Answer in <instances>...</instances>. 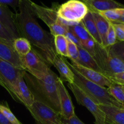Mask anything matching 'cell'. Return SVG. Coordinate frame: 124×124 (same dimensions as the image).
<instances>
[{
  "label": "cell",
  "instance_id": "2",
  "mask_svg": "<svg viewBox=\"0 0 124 124\" xmlns=\"http://www.w3.org/2000/svg\"><path fill=\"white\" fill-rule=\"evenodd\" d=\"M23 77L35 101L45 104L61 115L58 91L59 77L56 74L51 70L48 73H42L38 78H35L24 71Z\"/></svg>",
  "mask_w": 124,
  "mask_h": 124
},
{
  "label": "cell",
  "instance_id": "32",
  "mask_svg": "<svg viewBox=\"0 0 124 124\" xmlns=\"http://www.w3.org/2000/svg\"><path fill=\"white\" fill-rule=\"evenodd\" d=\"M0 38L8 41H13L15 37L0 23Z\"/></svg>",
  "mask_w": 124,
  "mask_h": 124
},
{
  "label": "cell",
  "instance_id": "13",
  "mask_svg": "<svg viewBox=\"0 0 124 124\" xmlns=\"http://www.w3.org/2000/svg\"><path fill=\"white\" fill-rule=\"evenodd\" d=\"M13 41L0 38V59L8 62L17 69L24 70L20 58L13 48Z\"/></svg>",
  "mask_w": 124,
  "mask_h": 124
},
{
  "label": "cell",
  "instance_id": "43",
  "mask_svg": "<svg viewBox=\"0 0 124 124\" xmlns=\"http://www.w3.org/2000/svg\"><path fill=\"white\" fill-rule=\"evenodd\" d=\"M122 88H123L124 90V85H122Z\"/></svg>",
  "mask_w": 124,
  "mask_h": 124
},
{
  "label": "cell",
  "instance_id": "1",
  "mask_svg": "<svg viewBox=\"0 0 124 124\" xmlns=\"http://www.w3.org/2000/svg\"><path fill=\"white\" fill-rule=\"evenodd\" d=\"M15 23L19 37L27 39L52 65L58 55L54 48L53 36L39 25L32 10L30 1L21 0L19 7L15 13Z\"/></svg>",
  "mask_w": 124,
  "mask_h": 124
},
{
  "label": "cell",
  "instance_id": "8",
  "mask_svg": "<svg viewBox=\"0 0 124 124\" xmlns=\"http://www.w3.org/2000/svg\"><path fill=\"white\" fill-rule=\"evenodd\" d=\"M67 85L75 96L78 104L85 107L94 116L95 124H107L105 114L101 110L99 105L94 102L74 83L68 84Z\"/></svg>",
  "mask_w": 124,
  "mask_h": 124
},
{
  "label": "cell",
  "instance_id": "39",
  "mask_svg": "<svg viewBox=\"0 0 124 124\" xmlns=\"http://www.w3.org/2000/svg\"><path fill=\"white\" fill-rule=\"evenodd\" d=\"M0 124H11L0 111Z\"/></svg>",
  "mask_w": 124,
  "mask_h": 124
},
{
  "label": "cell",
  "instance_id": "30",
  "mask_svg": "<svg viewBox=\"0 0 124 124\" xmlns=\"http://www.w3.org/2000/svg\"><path fill=\"white\" fill-rule=\"evenodd\" d=\"M117 42V39H116V34H115L113 25L112 23H110V27H109L107 34L105 47V48H108V47H111V46L115 44Z\"/></svg>",
  "mask_w": 124,
  "mask_h": 124
},
{
  "label": "cell",
  "instance_id": "5",
  "mask_svg": "<svg viewBox=\"0 0 124 124\" xmlns=\"http://www.w3.org/2000/svg\"><path fill=\"white\" fill-rule=\"evenodd\" d=\"M30 5L35 16L48 27L50 34L53 37L57 35H64L69 31V27L63 24L59 20L57 9L40 6L31 1Z\"/></svg>",
  "mask_w": 124,
  "mask_h": 124
},
{
  "label": "cell",
  "instance_id": "18",
  "mask_svg": "<svg viewBox=\"0 0 124 124\" xmlns=\"http://www.w3.org/2000/svg\"><path fill=\"white\" fill-rule=\"evenodd\" d=\"M99 108L106 117L107 124H124V111L112 105H99Z\"/></svg>",
  "mask_w": 124,
  "mask_h": 124
},
{
  "label": "cell",
  "instance_id": "29",
  "mask_svg": "<svg viewBox=\"0 0 124 124\" xmlns=\"http://www.w3.org/2000/svg\"><path fill=\"white\" fill-rule=\"evenodd\" d=\"M67 54L68 58L71 59V62H77L79 58L78 47L75 44L69 41H68Z\"/></svg>",
  "mask_w": 124,
  "mask_h": 124
},
{
  "label": "cell",
  "instance_id": "34",
  "mask_svg": "<svg viewBox=\"0 0 124 124\" xmlns=\"http://www.w3.org/2000/svg\"><path fill=\"white\" fill-rule=\"evenodd\" d=\"M21 0H0V4L8 7H11L16 12L20 3Z\"/></svg>",
  "mask_w": 124,
  "mask_h": 124
},
{
  "label": "cell",
  "instance_id": "22",
  "mask_svg": "<svg viewBox=\"0 0 124 124\" xmlns=\"http://www.w3.org/2000/svg\"><path fill=\"white\" fill-rule=\"evenodd\" d=\"M13 47L16 53L19 57L27 55L32 48L30 42L25 38L21 37H19L13 40Z\"/></svg>",
  "mask_w": 124,
  "mask_h": 124
},
{
  "label": "cell",
  "instance_id": "36",
  "mask_svg": "<svg viewBox=\"0 0 124 124\" xmlns=\"http://www.w3.org/2000/svg\"><path fill=\"white\" fill-rule=\"evenodd\" d=\"M61 121L62 124H85L78 118V117L76 116V114L73 116L70 117V119H68L62 117Z\"/></svg>",
  "mask_w": 124,
  "mask_h": 124
},
{
  "label": "cell",
  "instance_id": "6",
  "mask_svg": "<svg viewBox=\"0 0 124 124\" xmlns=\"http://www.w3.org/2000/svg\"><path fill=\"white\" fill-rule=\"evenodd\" d=\"M94 58L104 73V75L111 79L115 74L124 71V62L113 55L107 48L96 43Z\"/></svg>",
  "mask_w": 124,
  "mask_h": 124
},
{
  "label": "cell",
  "instance_id": "42",
  "mask_svg": "<svg viewBox=\"0 0 124 124\" xmlns=\"http://www.w3.org/2000/svg\"><path fill=\"white\" fill-rule=\"evenodd\" d=\"M121 108L122 109V110H124V107H122V108Z\"/></svg>",
  "mask_w": 124,
  "mask_h": 124
},
{
  "label": "cell",
  "instance_id": "17",
  "mask_svg": "<svg viewBox=\"0 0 124 124\" xmlns=\"http://www.w3.org/2000/svg\"><path fill=\"white\" fill-rule=\"evenodd\" d=\"M0 23L8 30L15 38H19L15 23V13L8 7L0 4Z\"/></svg>",
  "mask_w": 124,
  "mask_h": 124
},
{
  "label": "cell",
  "instance_id": "11",
  "mask_svg": "<svg viewBox=\"0 0 124 124\" xmlns=\"http://www.w3.org/2000/svg\"><path fill=\"white\" fill-rule=\"evenodd\" d=\"M58 91L61 115L64 119H70L75 115V107L66 87L60 79L58 82Z\"/></svg>",
  "mask_w": 124,
  "mask_h": 124
},
{
  "label": "cell",
  "instance_id": "37",
  "mask_svg": "<svg viewBox=\"0 0 124 124\" xmlns=\"http://www.w3.org/2000/svg\"><path fill=\"white\" fill-rule=\"evenodd\" d=\"M64 36H65V37L66 38V39H67V41H70V42L75 44L76 46H81L78 40L77 39V38H76L75 37V36H74V35H73V34L71 33L70 31H69V30L65 34V35H64Z\"/></svg>",
  "mask_w": 124,
  "mask_h": 124
},
{
  "label": "cell",
  "instance_id": "24",
  "mask_svg": "<svg viewBox=\"0 0 124 124\" xmlns=\"http://www.w3.org/2000/svg\"><path fill=\"white\" fill-rule=\"evenodd\" d=\"M69 31L77 38V39L79 42L80 45L82 44L87 39L92 38L88 35L87 30H85L81 23L73 26L69 27Z\"/></svg>",
  "mask_w": 124,
  "mask_h": 124
},
{
  "label": "cell",
  "instance_id": "26",
  "mask_svg": "<svg viewBox=\"0 0 124 124\" xmlns=\"http://www.w3.org/2000/svg\"><path fill=\"white\" fill-rule=\"evenodd\" d=\"M0 111L11 124H23L12 113L6 102L0 103Z\"/></svg>",
  "mask_w": 124,
  "mask_h": 124
},
{
  "label": "cell",
  "instance_id": "40",
  "mask_svg": "<svg viewBox=\"0 0 124 124\" xmlns=\"http://www.w3.org/2000/svg\"><path fill=\"white\" fill-rule=\"evenodd\" d=\"M119 24V25L122 27V28L124 29V24Z\"/></svg>",
  "mask_w": 124,
  "mask_h": 124
},
{
  "label": "cell",
  "instance_id": "38",
  "mask_svg": "<svg viewBox=\"0 0 124 124\" xmlns=\"http://www.w3.org/2000/svg\"><path fill=\"white\" fill-rule=\"evenodd\" d=\"M117 11L120 15V18L117 22V24H124V8H116Z\"/></svg>",
  "mask_w": 124,
  "mask_h": 124
},
{
  "label": "cell",
  "instance_id": "12",
  "mask_svg": "<svg viewBox=\"0 0 124 124\" xmlns=\"http://www.w3.org/2000/svg\"><path fill=\"white\" fill-rule=\"evenodd\" d=\"M71 65H72L74 69L83 77L88 81L94 82L101 87L107 88L114 84L108 78L101 73L94 71L92 69L84 67L75 62H71Z\"/></svg>",
  "mask_w": 124,
  "mask_h": 124
},
{
  "label": "cell",
  "instance_id": "27",
  "mask_svg": "<svg viewBox=\"0 0 124 124\" xmlns=\"http://www.w3.org/2000/svg\"><path fill=\"white\" fill-rule=\"evenodd\" d=\"M107 48L113 55L124 62V42L117 41L115 44Z\"/></svg>",
  "mask_w": 124,
  "mask_h": 124
},
{
  "label": "cell",
  "instance_id": "28",
  "mask_svg": "<svg viewBox=\"0 0 124 124\" xmlns=\"http://www.w3.org/2000/svg\"><path fill=\"white\" fill-rule=\"evenodd\" d=\"M98 13L111 23H117L119 19L120 16H121L119 13H118L116 9L103 11V12H99Z\"/></svg>",
  "mask_w": 124,
  "mask_h": 124
},
{
  "label": "cell",
  "instance_id": "3",
  "mask_svg": "<svg viewBox=\"0 0 124 124\" xmlns=\"http://www.w3.org/2000/svg\"><path fill=\"white\" fill-rule=\"evenodd\" d=\"M69 67L74 74V84L98 105H107L122 108L124 105L116 101L108 92L107 88L88 81L74 69L71 63Z\"/></svg>",
  "mask_w": 124,
  "mask_h": 124
},
{
  "label": "cell",
  "instance_id": "9",
  "mask_svg": "<svg viewBox=\"0 0 124 124\" xmlns=\"http://www.w3.org/2000/svg\"><path fill=\"white\" fill-rule=\"evenodd\" d=\"M27 110L36 124H62L60 114L39 102L35 101Z\"/></svg>",
  "mask_w": 124,
  "mask_h": 124
},
{
  "label": "cell",
  "instance_id": "41",
  "mask_svg": "<svg viewBox=\"0 0 124 124\" xmlns=\"http://www.w3.org/2000/svg\"><path fill=\"white\" fill-rule=\"evenodd\" d=\"M0 85H1V86H2V83H1V81H0Z\"/></svg>",
  "mask_w": 124,
  "mask_h": 124
},
{
  "label": "cell",
  "instance_id": "4",
  "mask_svg": "<svg viewBox=\"0 0 124 124\" xmlns=\"http://www.w3.org/2000/svg\"><path fill=\"white\" fill-rule=\"evenodd\" d=\"M88 12L83 1L70 0L58 7L57 15L63 24L71 27L80 24Z\"/></svg>",
  "mask_w": 124,
  "mask_h": 124
},
{
  "label": "cell",
  "instance_id": "7",
  "mask_svg": "<svg viewBox=\"0 0 124 124\" xmlns=\"http://www.w3.org/2000/svg\"><path fill=\"white\" fill-rule=\"evenodd\" d=\"M24 71L17 69L8 62L0 59V81L2 87L7 91L13 100L18 103L20 102L16 95V85L18 78Z\"/></svg>",
  "mask_w": 124,
  "mask_h": 124
},
{
  "label": "cell",
  "instance_id": "14",
  "mask_svg": "<svg viewBox=\"0 0 124 124\" xmlns=\"http://www.w3.org/2000/svg\"><path fill=\"white\" fill-rule=\"evenodd\" d=\"M24 71L17 80L15 93L21 104H23L28 109L35 102V99L23 77Z\"/></svg>",
  "mask_w": 124,
  "mask_h": 124
},
{
  "label": "cell",
  "instance_id": "15",
  "mask_svg": "<svg viewBox=\"0 0 124 124\" xmlns=\"http://www.w3.org/2000/svg\"><path fill=\"white\" fill-rule=\"evenodd\" d=\"M90 12L99 13L103 11L124 8V5L113 0H84Z\"/></svg>",
  "mask_w": 124,
  "mask_h": 124
},
{
  "label": "cell",
  "instance_id": "25",
  "mask_svg": "<svg viewBox=\"0 0 124 124\" xmlns=\"http://www.w3.org/2000/svg\"><path fill=\"white\" fill-rule=\"evenodd\" d=\"M109 94L119 104L124 106V90L122 85L115 84L107 88Z\"/></svg>",
  "mask_w": 124,
  "mask_h": 124
},
{
  "label": "cell",
  "instance_id": "16",
  "mask_svg": "<svg viewBox=\"0 0 124 124\" xmlns=\"http://www.w3.org/2000/svg\"><path fill=\"white\" fill-rule=\"evenodd\" d=\"M52 65L58 71L60 75L59 79L62 82L65 81L68 84L74 83V74L69 67L66 58L58 54L53 60Z\"/></svg>",
  "mask_w": 124,
  "mask_h": 124
},
{
  "label": "cell",
  "instance_id": "33",
  "mask_svg": "<svg viewBox=\"0 0 124 124\" xmlns=\"http://www.w3.org/2000/svg\"><path fill=\"white\" fill-rule=\"evenodd\" d=\"M115 29V34H116V39L117 41L124 42V30L122 27L117 23H112Z\"/></svg>",
  "mask_w": 124,
  "mask_h": 124
},
{
  "label": "cell",
  "instance_id": "21",
  "mask_svg": "<svg viewBox=\"0 0 124 124\" xmlns=\"http://www.w3.org/2000/svg\"><path fill=\"white\" fill-rule=\"evenodd\" d=\"M81 23L84 27L85 30H87L88 35L94 39L96 43L101 45V41L100 37H99V35L98 34L93 15L90 12H88L87 15L85 16V18L81 21Z\"/></svg>",
  "mask_w": 124,
  "mask_h": 124
},
{
  "label": "cell",
  "instance_id": "10",
  "mask_svg": "<svg viewBox=\"0 0 124 124\" xmlns=\"http://www.w3.org/2000/svg\"><path fill=\"white\" fill-rule=\"evenodd\" d=\"M24 70L27 72L37 71L44 73H48L51 71L50 64L44 59L42 54L35 48L24 56L19 57Z\"/></svg>",
  "mask_w": 124,
  "mask_h": 124
},
{
  "label": "cell",
  "instance_id": "20",
  "mask_svg": "<svg viewBox=\"0 0 124 124\" xmlns=\"http://www.w3.org/2000/svg\"><path fill=\"white\" fill-rule=\"evenodd\" d=\"M91 13L93 15L97 30L101 41V46L105 47L107 34L110 27V22L105 19L98 13H95V12H91Z\"/></svg>",
  "mask_w": 124,
  "mask_h": 124
},
{
  "label": "cell",
  "instance_id": "19",
  "mask_svg": "<svg viewBox=\"0 0 124 124\" xmlns=\"http://www.w3.org/2000/svg\"><path fill=\"white\" fill-rule=\"evenodd\" d=\"M78 47L79 58L76 64L104 75V73L99 67L94 57L92 56L81 46H78Z\"/></svg>",
  "mask_w": 124,
  "mask_h": 124
},
{
  "label": "cell",
  "instance_id": "23",
  "mask_svg": "<svg viewBox=\"0 0 124 124\" xmlns=\"http://www.w3.org/2000/svg\"><path fill=\"white\" fill-rule=\"evenodd\" d=\"M56 52L59 56L68 58V41L64 35H57L53 37Z\"/></svg>",
  "mask_w": 124,
  "mask_h": 124
},
{
  "label": "cell",
  "instance_id": "31",
  "mask_svg": "<svg viewBox=\"0 0 124 124\" xmlns=\"http://www.w3.org/2000/svg\"><path fill=\"white\" fill-rule=\"evenodd\" d=\"M95 44L96 42L92 38H90L81 45L82 48H84L88 53L93 57L95 55Z\"/></svg>",
  "mask_w": 124,
  "mask_h": 124
},
{
  "label": "cell",
  "instance_id": "35",
  "mask_svg": "<svg viewBox=\"0 0 124 124\" xmlns=\"http://www.w3.org/2000/svg\"><path fill=\"white\" fill-rule=\"evenodd\" d=\"M110 80L113 83L121 85H124V71L115 74L111 78Z\"/></svg>",
  "mask_w": 124,
  "mask_h": 124
}]
</instances>
